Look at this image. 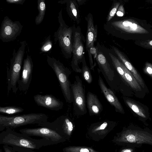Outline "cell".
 <instances>
[{
    "label": "cell",
    "instance_id": "ba28073f",
    "mask_svg": "<svg viewBox=\"0 0 152 152\" xmlns=\"http://www.w3.org/2000/svg\"><path fill=\"white\" fill-rule=\"evenodd\" d=\"M71 90L74 113L79 115L86 114L87 110L85 90L82 81L78 76H75L74 82L71 85Z\"/></svg>",
    "mask_w": 152,
    "mask_h": 152
},
{
    "label": "cell",
    "instance_id": "9a60e30c",
    "mask_svg": "<svg viewBox=\"0 0 152 152\" xmlns=\"http://www.w3.org/2000/svg\"><path fill=\"white\" fill-rule=\"evenodd\" d=\"M36 104L40 106L53 111H58L63 108V102L51 94H37L33 96Z\"/></svg>",
    "mask_w": 152,
    "mask_h": 152
},
{
    "label": "cell",
    "instance_id": "7402d4cb",
    "mask_svg": "<svg viewBox=\"0 0 152 152\" xmlns=\"http://www.w3.org/2000/svg\"><path fill=\"white\" fill-rule=\"evenodd\" d=\"M37 9L38 15L35 18V22L37 25L40 24L43 20L45 15L46 6L44 0H38Z\"/></svg>",
    "mask_w": 152,
    "mask_h": 152
},
{
    "label": "cell",
    "instance_id": "ffe728a7",
    "mask_svg": "<svg viewBox=\"0 0 152 152\" xmlns=\"http://www.w3.org/2000/svg\"><path fill=\"white\" fill-rule=\"evenodd\" d=\"M121 64L124 72L125 76L127 83L134 90L136 91H141L142 90L140 85L131 72L121 62Z\"/></svg>",
    "mask_w": 152,
    "mask_h": 152
},
{
    "label": "cell",
    "instance_id": "484cf974",
    "mask_svg": "<svg viewBox=\"0 0 152 152\" xmlns=\"http://www.w3.org/2000/svg\"><path fill=\"white\" fill-rule=\"evenodd\" d=\"M121 2L120 1H113L112 6L106 18V22L112 20L115 16Z\"/></svg>",
    "mask_w": 152,
    "mask_h": 152
},
{
    "label": "cell",
    "instance_id": "8992f818",
    "mask_svg": "<svg viewBox=\"0 0 152 152\" xmlns=\"http://www.w3.org/2000/svg\"><path fill=\"white\" fill-rule=\"evenodd\" d=\"M47 61L56 76L66 102L72 103L73 102V97L71 90V84L69 79L71 71L59 60L53 57L48 56Z\"/></svg>",
    "mask_w": 152,
    "mask_h": 152
},
{
    "label": "cell",
    "instance_id": "5bb4252c",
    "mask_svg": "<svg viewBox=\"0 0 152 152\" xmlns=\"http://www.w3.org/2000/svg\"><path fill=\"white\" fill-rule=\"evenodd\" d=\"M37 125L53 129L62 136L64 132L66 131L68 133L73 129L72 123L68 117L64 115L59 117L52 122L48 121Z\"/></svg>",
    "mask_w": 152,
    "mask_h": 152
},
{
    "label": "cell",
    "instance_id": "3957f363",
    "mask_svg": "<svg viewBox=\"0 0 152 152\" xmlns=\"http://www.w3.org/2000/svg\"><path fill=\"white\" fill-rule=\"evenodd\" d=\"M20 46L16 51L14 50L10 60V68L7 67V95L11 91L16 93L18 90V83L20 79L26 43L25 41L20 42Z\"/></svg>",
    "mask_w": 152,
    "mask_h": 152
},
{
    "label": "cell",
    "instance_id": "1f68e13d",
    "mask_svg": "<svg viewBox=\"0 0 152 152\" xmlns=\"http://www.w3.org/2000/svg\"><path fill=\"white\" fill-rule=\"evenodd\" d=\"M26 0H6V2L8 4L23 5Z\"/></svg>",
    "mask_w": 152,
    "mask_h": 152
},
{
    "label": "cell",
    "instance_id": "8fae6325",
    "mask_svg": "<svg viewBox=\"0 0 152 152\" xmlns=\"http://www.w3.org/2000/svg\"><path fill=\"white\" fill-rule=\"evenodd\" d=\"M33 63L31 57L28 55L23 60L20 79L18 83V90L26 94L31 82Z\"/></svg>",
    "mask_w": 152,
    "mask_h": 152
},
{
    "label": "cell",
    "instance_id": "d6986e66",
    "mask_svg": "<svg viewBox=\"0 0 152 152\" xmlns=\"http://www.w3.org/2000/svg\"><path fill=\"white\" fill-rule=\"evenodd\" d=\"M86 103L90 115L99 114L103 110L102 106L97 96L92 92H88Z\"/></svg>",
    "mask_w": 152,
    "mask_h": 152
},
{
    "label": "cell",
    "instance_id": "7a4b0ae2",
    "mask_svg": "<svg viewBox=\"0 0 152 152\" xmlns=\"http://www.w3.org/2000/svg\"><path fill=\"white\" fill-rule=\"evenodd\" d=\"M0 144L32 150H38L42 146L56 144L47 139H34L27 135L17 132L10 128L6 129L0 133Z\"/></svg>",
    "mask_w": 152,
    "mask_h": 152
},
{
    "label": "cell",
    "instance_id": "d4e9b609",
    "mask_svg": "<svg viewBox=\"0 0 152 152\" xmlns=\"http://www.w3.org/2000/svg\"><path fill=\"white\" fill-rule=\"evenodd\" d=\"M22 108L14 106L0 107V112L1 113L9 115H13L22 113L24 111Z\"/></svg>",
    "mask_w": 152,
    "mask_h": 152
},
{
    "label": "cell",
    "instance_id": "30bf717a",
    "mask_svg": "<svg viewBox=\"0 0 152 152\" xmlns=\"http://www.w3.org/2000/svg\"><path fill=\"white\" fill-rule=\"evenodd\" d=\"M19 131L21 133L30 136L39 137L47 139L56 144L61 142L63 140L62 136L55 131L46 127L25 128L21 129Z\"/></svg>",
    "mask_w": 152,
    "mask_h": 152
},
{
    "label": "cell",
    "instance_id": "2e32d148",
    "mask_svg": "<svg viewBox=\"0 0 152 152\" xmlns=\"http://www.w3.org/2000/svg\"><path fill=\"white\" fill-rule=\"evenodd\" d=\"M85 19L87 23L85 49L88 53L91 50L95 47L94 44L97 40V26L94 25L93 16L91 13H89Z\"/></svg>",
    "mask_w": 152,
    "mask_h": 152
},
{
    "label": "cell",
    "instance_id": "d6a6232c",
    "mask_svg": "<svg viewBox=\"0 0 152 152\" xmlns=\"http://www.w3.org/2000/svg\"><path fill=\"white\" fill-rule=\"evenodd\" d=\"M4 152H16L12 147L7 145H4L3 146Z\"/></svg>",
    "mask_w": 152,
    "mask_h": 152
},
{
    "label": "cell",
    "instance_id": "d590c367",
    "mask_svg": "<svg viewBox=\"0 0 152 152\" xmlns=\"http://www.w3.org/2000/svg\"><path fill=\"white\" fill-rule=\"evenodd\" d=\"M80 152H89V151L86 148H82L80 149Z\"/></svg>",
    "mask_w": 152,
    "mask_h": 152
},
{
    "label": "cell",
    "instance_id": "e575fe53",
    "mask_svg": "<svg viewBox=\"0 0 152 152\" xmlns=\"http://www.w3.org/2000/svg\"><path fill=\"white\" fill-rule=\"evenodd\" d=\"M77 1L79 6H80L84 4L87 1L85 0H77Z\"/></svg>",
    "mask_w": 152,
    "mask_h": 152
},
{
    "label": "cell",
    "instance_id": "ac0fdd59",
    "mask_svg": "<svg viewBox=\"0 0 152 152\" xmlns=\"http://www.w3.org/2000/svg\"><path fill=\"white\" fill-rule=\"evenodd\" d=\"M58 3L66 4V11L71 20L77 24L81 22V17L79 9V6L76 0H64L58 1Z\"/></svg>",
    "mask_w": 152,
    "mask_h": 152
},
{
    "label": "cell",
    "instance_id": "277c9868",
    "mask_svg": "<svg viewBox=\"0 0 152 152\" xmlns=\"http://www.w3.org/2000/svg\"><path fill=\"white\" fill-rule=\"evenodd\" d=\"M48 115L43 113H30L8 116L0 115V131L5 129H14L29 124H37L48 121Z\"/></svg>",
    "mask_w": 152,
    "mask_h": 152
},
{
    "label": "cell",
    "instance_id": "74e56055",
    "mask_svg": "<svg viewBox=\"0 0 152 152\" xmlns=\"http://www.w3.org/2000/svg\"><path fill=\"white\" fill-rule=\"evenodd\" d=\"M0 152H3L2 150L1 149H0Z\"/></svg>",
    "mask_w": 152,
    "mask_h": 152
},
{
    "label": "cell",
    "instance_id": "f1b7e54d",
    "mask_svg": "<svg viewBox=\"0 0 152 152\" xmlns=\"http://www.w3.org/2000/svg\"><path fill=\"white\" fill-rule=\"evenodd\" d=\"M143 71L152 78V64L148 62H146L143 68Z\"/></svg>",
    "mask_w": 152,
    "mask_h": 152
},
{
    "label": "cell",
    "instance_id": "44dd1931",
    "mask_svg": "<svg viewBox=\"0 0 152 152\" xmlns=\"http://www.w3.org/2000/svg\"><path fill=\"white\" fill-rule=\"evenodd\" d=\"M108 53L113 66L124 80L127 83L124 72L121 65V61L112 53L108 52Z\"/></svg>",
    "mask_w": 152,
    "mask_h": 152
},
{
    "label": "cell",
    "instance_id": "4316f807",
    "mask_svg": "<svg viewBox=\"0 0 152 152\" xmlns=\"http://www.w3.org/2000/svg\"><path fill=\"white\" fill-rule=\"evenodd\" d=\"M53 44L51 40L50 36L49 35L43 42L40 49V53L46 52L52 48Z\"/></svg>",
    "mask_w": 152,
    "mask_h": 152
},
{
    "label": "cell",
    "instance_id": "83f0119b",
    "mask_svg": "<svg viewBox=\"0 0 152 152\" xmlns=\"http://www.w3.org/2000/svg\"><path fill=\"white\" fill-rule=\"evenodd\" d=\"M135 44L144 48L152 49V39L136 40Z\"/></svg>",
    "mask_w": 152,
    "mask_h": 152
},
{
    "label": "cell",
    "instance_id": "4fadbf2b",
    "mask_svg": "<svg viewBox=\"0 0 152 152\" xmlns=\"http://www.w3.org/2000/svg\"><path fill=\"white\" fill-rule=\"evenodd\" d=\"M96 48V62L100 71L108 82L112 81L115 77L114 72L102 47L99 43Z\"/></svg>",
    "mask_w": 152,
    "mask_h": 152
},
{
    "label": "cell",
    "instance_id": "4dcf8cb0",
    "mask_svg": "<svg viewBox=\"0 0 152 152\" xmlns=\"http://www.w3.org/2000/svg\"><path fill=\"white\" fill-rule=\"evenodd\" d=\"M12 148L16 152H37L30 148L17 147Z\"/></svg>",
    "mask_w": 152,
    "mask_h": 152
},
{
    "label": "cell",
    "instance_id": "52a82bcc",
    "mask_svg": "<svg viewBox=\"0 0 152 152\" xmlns=\"http://www.w3.org/2000/svg\"><path fill=\"white\" fill-rule=\"evenodd\" d=\"M72 58L71 66L73 70L76 72L81 73V69L79 64L82 62L85 56L86 39L79 26L74 24Z\"/></svg>",
    "mask_w": 152,
    "mask_h": 152
},
{
    "label": "cell",
    "instance_id": "7c38bea8",
    "mask_svg": "<svg viewBox=\"0 0 152 152\" xmlns=\"http://www.w3.org/2000/svg\"><path fill=\"white\" fill-rule=\"evenodd\" d=\"M129 132L126 140L132 146H137L143 144L152 145V132L133 128Z\"/></svg>",
    "mask_w": 152,
    "mask_h": 152
},
{
    "label": "cell",
    "instance_id": "5b68a950",
    "mask_svg": "<svg viewBox=\"0 0 152 152\" xmlns=\"http://www.w3.org/2000/svg\"><path fill=\"white\" fill-rule=\"evenodd\" d=\"M59 26L54 34L55 43L58 42L61 51L64 57L69 58L72 56L74 26H69L66 23L62 15V10L58 17Z\"/></svg>",
    "mask_w": 152,
    "mask_h": 152
},
{
    "label": "cell",
    "instance_id": "9c48e42d",
    "mask_svg": "<svg viewBox=\"0 0 152 152\" xmlns=\"http://www.w3.org/2000/svg\"><path fill=\"white\" fill-rule=\"evenodd\" d=\"M23 27L19 21H13L8 16H5L1 25L0 39L5 42L15 40L21 33Z\"/></svg>",
    "mask_w": 152,
    "mask_h": 152
},
{
    "label": "cell",
    "instance_id": "e0dca14e",
    "mask_svg": "<svg viewBox=\"0 0 152 152\" xmlns=\"http://www.w3.org/2000/svg\"><path fill=\"white\" fill-rule=\"evenodd\" d=\"M98 83L102 92L105 98L110 104L114 107L115 111L122 114L124 113V111L123 107L118 98L113 92L107 86L99 75Z\"/></svg>",
    "mask_w": 152,
    "mask_h": 152
},
{
    "label": "cell",
    "instance_id": "cb8c5ba5",
    "mask_svg": "<svg viewBox=\"0 0 152 152\" xmlns=\"http://www.w3.org/2000/svg\"><path fill=\"white\" fill-rule=\"evenodd\" d=\"M125 101L127 105L136 114L143 118H146L145 112L143 109L131 100L126 99Z\"/></svg>",
    "mask_w": 152,
    "mask_h": 152
},
{
    "label": "cell",
    "instance_id": "8d00e7d4",
    "mask_svg": "<svg viewBox=\"0 0 152 152\" xmlns=\"http://www.w3.org/2000/svg\"><path fill=\"white\" fill-rule=\"evenodd\" d=\"M124 152H131V151L129 150H126L124 151Z\"/></svg>",
    "mask_w": 152,
    "mask_h": 152
},
{
    "label": "cell",
    "instance_id": "6da1fadb",
    "mask_svg": "<svg viewBox=\"0 0 152 152\" xmlns=\"http://www.w3.org/2000/svg\"><path fill=\"white\" fill-rule=\"evenodd\" d=\"M103 28L108 34L125 40L152 39V30L150 26L137 19L111 20L104 24Z\"/></svg>",
    "mask_w": 152,
    "mask_h": 152
},
{
    "label": "cell",
    "instance_id": "836d02e7",
    "mask_svg": "<svg viewBox=\"0 0 152 152\" xmlns=\"http://www.w3.org/2000/svg\"><path fill=\"white\" fill-rule=\"evenodd\" d=\"M107 125L108 123L107 122L105 121L100 125L99 127V129H104L107 126Z\"/></svg>",
    "mask_w": 152,
    "mask_h": 152
},
{
    "label": "cell",
    "instance_id": "f546056e",
    "mask_svg": "<svg viewBox=\"0 0 152 152\" xmlns=\"http://www.w3.org/2000/svg\"><path fill=\"white\" fill-rule=\"evenodd\" d=\"M125 12L123 5L121 4L117 10L116 15L118 17H122L124 15Z\"/></svg>",
    "mask_w": 152,
    "mask_h": 152
},
{
    "label": "cell",
    "instance_id": "603a6c76",
    "mask_svg": "<svg viewBox=\"0 0 152 152\" xmlns=\"http://www.w3.org/2000/svg\"><path fill=\"white\" fill-rule=\"evenodd\" d=\"M82 65L81 73L84 79L88 84L92 82V77L90 68L87 66L85 60V56L83 57L82 61Z\"/></svg>",
    "mask_w": 152,
    "mask_h": 152
}]
</instances>
